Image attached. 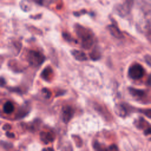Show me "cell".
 Instances as JSON below:
<instances>
[{"label":"cell","instance_id":"cell-7","mask_svg":"<svg viewBox=\"0 0 151 151\" xmlns=\"http://www.w3.org/2000/svg\"><path fill=\"white\" fill-rule=\"evenodd\" d=\"M109 30L111 34L114 36V37H116L117 38H121L123 37L122 33L121 32V31L119 29V28L114 25H111L109 26Z\"/></svg>","mask_w":151,"mask_h":151},{"label":"cell","instance_id":"cell-11","mask_svg":"<svg viewBox=\"0 0 151 151\" xmlns=\"http://www.w3.org/2000/svg\"><path fill=\"white\" fill-rule=\"evenodd\" d=\"M32 1L40 5H46L52 2V0H32Z\"/></svg>","mask_w":151,"mask_h":151},{"label":"cell","instance_id":"cell-10","mask_svg":"<svg viewBox=\"0 0 151 151\" xmlns=\"http://www.w3.org/2000/svg\"><path fill=\"white\" fill-rule=\"evenodd\" d=\"M129 91L130 93L134 96H137V97H142L144 94V91L139 89H136V88H130L129 89Z\"/></svg>","mask_w":151,"mask_h":151},{"label":"cell","instance_id":"cell-19","mask_svg":"<svg viewBox=\"0 0 151 151\" xmlns=\"http://www.w3.org/2000/svg\"><path fill=\"white\" fill-rule=\"evenodd\" d=\"M147 38L149 40V41L151 44V31H148L147 33Z\"/></svg>","mask_w":151,"mask_h":151},{"label":"cell","instance_id":"cell-15","mask_svg":"<svg viewBox=\"0 0 151 151\" xmlns=\"http://www.w3.org/2000/svg\"><path fill=\"white\" fill-rule=\"evenodd\" d=\"M42 92L43 94L44 95V96L46 98H50L51 95V92L48 89H47V88H42Z\"/></svg>","mask_w":151,"mask_h":151},{"label":"cell","instance_id":"cell-2","mask_svg":"<svg viewBox=\"0 0 151 151\" xmlns=\"http://www.w3.org/2000/svg\"><path fill=\"white\" fill-rule=\"evenodd\" d=\"M27 60L31 65L37 67L43 63L45 60V57L39 51L29 50L27 54Z\"/></svg>","mask_w":151,"mask_h":151},{"label":"cell","instance_id":"cell-5","mask_svg":"<svg viewBox=\"0 0 151 151\" xmlns=\"http://www.w3.org/2000/svg\"><path fill=\"white\" fill-rule=\"evenodd\" d=\"M40 138L43 143L45 144H48L54 140V136L50 132H41L40 133Z\"/></svg>","mask_w":151,"mask_h":151},{"label":"cell","instance_id":"cell-21","mask_svg":"<svg viewBox=\"0 0 151 151\" xmlns=\"http://www.w3.org/2000/svg\"><path fill=\"white\" fill-rule=\"evenodd\" d=\"M147 84H148L149 85H151V75L149 76V78H148V79H147Z\"/></svg>","mask_w":151,"mask_h":151},{"label":"cell","instance_id":"cell-9","mask_svg":"<svg viewBox=\"0 0 151 151\" xmlns=\"http://www.w3.org/2000/svg\"><path fill=\"white\" fill-rule=\"evenodd\" d=\"M52 73V69L50 67H47L42 71L41 74V76L43 79L45 80H48V78L50 75H51Z\"/></svg>","mask_w":151,"mask_h":151},{"label":"cell","instance_id":"cell-16","mask_svg":"<svg viewBox=\"0 0 151 151\" xmlns=\"http://www.w3.org/2000/svg\"><path fill=\"white\" fill-rule=\"evenodd\" d=\"M3 129L4 130H10L11 128V126L9 124H5L3 126Z\"/></svg>","mask_w":151,"mask_h":151},{"label":"cell","instance_id":"cell-12","mask_svg":"<svg viewBox=\"0 0 151 151\" xmlns=\"http://www.w3.org/2000/svg\"><path fill=\"white\" fill-rule=\"evenodd\" d=\"M117 113L120 116H123L126 114V110L122 106H119L116 107Z\"/></svg>","mask_w":151,"mask_h":151},{"label":"cell","instance_id":"cell-4","mask_svg":"<svg viewBox=\"0 0 151 151\" xmlns=\"http://www.w3.org/2000/svg\"><path fill=\"white\" fill-rule=\"evenodd\" d=\"M74 114V110L70 106H64L61 111V117L63 121L67 123L70 122Z\"/></svg>","mask_w":151,"mask_h":151},{"label":"cell","instance_id":"cell-20","mask_svg":"<svg viewBox=\"0 0 151 151\" xmlns=\"http://www.w3.org/2000/svg\"><path fill=\"white\" fill-rule=\"evenodd\" d=\"M145 133L146 135L149 134H151V128H149V129H146V130H145Z\"/></svg>","mask_w":151,"mask_h":151},{"label":"cell","instance_id":"cell-13","mask_svg":"<svg viewBox=\"0 0 151 151\" xmlns=\"http://www.w3.org/2000/svg\"><path fill=\"white\" fill-rule=\"evenodd\" d=\"M94 147L95 149V150L96 151H107L106 149H105L104 147H103L102 146H101L99 143H98L97 142L94 143Z\"/></svg>","mask_w":151,"mask_h":151},{"label":"cell","instance_id":"cell-8","mask_svg":"<svg viewBox=\"0 0 151 151\" xmlns=\"http://www.w3.org/2000/svg\"><path fill=\"white\" fill-rule=\"evenodd\" d=\"M3 110L6 114L12 113L14 110V106L11 101H6L3 107Z\"/></svg>","mask_w":151,"mask_h":151},{"label":"cell","instance_id":"cell-18","mask_svg":"<svg viewBox=\"0 0 151 151\" xmlns=\"http://www.w3.org/2000/svg\"><path fill=\"white\" fill-rule=\"evenodd\" d=\"M5 84V80L4 78L0 77V86H4Z\"/></svg>","mask_w":151,"mask_h":151},{"label":"cell","instance_id":"cell-14","mask_svg":"<svg viewBox=\"0 0 151 151\" xmlns=\"http://www.w3.org/2000/svg\"><path fill=\"white\" fill-rule=\"evenodd\" d=\"M142 112L147 117L151 119V109H144L142 111Z\"/></svg>","mask_w":151,"mask_h":151},{"label":"cell","instance_id":"cell-6","mask_svg":"<svg viewBox=\"0 0 151 151\" xmlns=\"http://www.w3.org/2000/svg\"><path fill=\"white\" fill-rule=\"evenodd\" d=\"M73 57L78 61H86L87 60V57L86 55V54L80 50H74L73 51H72L71 52Z\"/></svg>","mask_w":151,"mask_h":151},{"label":"cell","instance_id":"cell-17","mask_svg":"<svg viewBox=\"0 0 151 151\" xmlns=\"http://www.w3.org/2000/svg\"><path fill=\"white\" fill-rule=\"evenodd\" d=\"M6 136L9 138H13L15 137V135L13 133H11V132H7L6 133Z\"/></svg>","mask_w":151,"mask_h":151},{"label":"cell","instance_id":"cell-1","mask_svg":"<svg viewBox=\"0 0 151 151\" xmlns=\"http://www.w3.org/2000/svg\"><path fill=\"white\" fill-rule=\"evenodd\" d=\"M76 32L81 40L83 48L84 49H90L93 44V38L91 32L88 29L79 24L76 25Z\"/></svg>","mask_w":151,"mask_h":151},{"label":"cell","instance_id":"cell-3","mask_svg":"<svg viewBox=\"0 0 151 151\" xmlns=\"http://www.w3.org/2000/svg\"><path fill=\"white\" fill-rule=\"evenodd\" d=\"M129 76L132 79L137 80L144 76L145 70L143 67L139 64H134L131 65L129 69Z\"/></svg>","mask_w":151,"mask_h":151}]
</instances>
